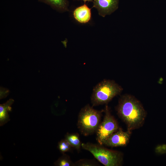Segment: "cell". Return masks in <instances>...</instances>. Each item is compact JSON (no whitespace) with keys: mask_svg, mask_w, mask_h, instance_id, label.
<instances>
[{"mask_svg":"<svg viewBox=\"0 0 166 166\" xmlns=\"http://www.w3.org/2000/svg\"><path fill=\"white\" fill-rule=\"evenodd\" d=\"M116 110L128 131L132 132L139 128L144 123L146 112L140 102L132 95L121 96L119 99Z\"/></svg>","mask_w":166,"mask_h":166,"instance_id":"cell-1","label":"cell"},{"mask_svg":"<svg viewBox=\"0 0 166 166\" xmlns=\"http://www.w3.org/2000/svg\"><path fill=\"white\" fill-rule=\"evenodd\" d=\"M123 90V88L114 80L104 79L93 89L91 97L92 106L107 104Z\"/></svg>","mask_w":166,"mask_h":166,"instance_id":"cell-2","label":"cell"},{"mask_svg":"<svg viewBox=\"0 0 166 166\" xmlns=\"http://www.w3.org/2000/svg\"><path fill=\"white\" fill-rule=\"evenodd\" d=\"M102 111L97 110L87 104L80 110L77 128L81 134L87 136L96 133L101 121Z\"/></svg>","mask_w":166,"mask_h":166,"instance_id":"cell-3","label":"cell"},{"mask_svg":"<svg viewBox=\"0 0 166 166\" xmlns=\"http://www.w3.org/2000/svg\"><path fill=\"white\" fill-rule=\"evenodd\" d=\"M81 148L90 152L105 166H120L122 164L123 155L120 152L109 149L99 144L89 142L82 143Z\"/></svg>","mask_w":166,"mask_h":166,"instance_id":"cell-4","label":"cell"},{"mask_svg":"<svg viewBox=\"0 0 166 166\" xmlns=\"http://www.w3.org/2000/svg\"><path fill=\"white\" fill-rule=\"evenodd\" d=\"M103 120L101 122L96 132V139L99 144L103 145L104 142L119 129L118 123L111 114L108 106L106 105Z\"/></svg>","mask_w":166,"mask_h":166,"instance_id":"cell-5","label":"cell"},{"mask_svg":"<svg viewBox=\"0 0 166 166\" xmlns=\"http://www.w3.org/2000/svg\"><path fill=\"white\" fill-rule=\"evenodd\" d=\"M131 132L128 130L124 132L119 128L104 142L103 145L112 147L125 146L129 143Z\"/></svg>","mask_w":166,"mask_h":166,"instance_id":"cell-6","label":"cell"},{"mask_svg":"<svg viewBox=\"0 0 166 166\" xmlns=\"http://www.w3.org/2000/svg\"><path fill=\"white\" fill-rule=\"evenodd\" d=\"M118 2V0H94L93 7L97 10L100 16L105 17L117 8Z\"/></svg>","mask_w":166,"mask_h":166,"instance_id":"cell-7","label":"cell"},{"mask_svg":"<svg viewBox=\"0 0 166 166\" xmlns=\"http://www.w3.org/2000/svg\"><path fill=\"white\" fill-rule=\"evenodd\" d=\"M73 15L75 19L79 22L86 23L91 19V9L85 4H84L74 10Z\"/></svg>","mask_w":166,"mask_h":166,"instance_id":"cell-8","label":"cell"},{"mask_svg":"<svg viewBox=\"0 0 166 166\" xmlns=\"http://www.w3.org/2000/svg\"><path fill=\"white\" fill-rule=\"evenodd\" d=\"M38 2L49 6L60 12L69 11V3L67 0H38Z\"/></svg>","mask_w":166,"mask_h":166,"instance_id":"cell-9","label":"cell"},{"mask_svg":"<svg viewBox=\"0 0 166 166\" xmlns=\"http://www.w3.org/2000/svg\"><path fill=\"white\" fill-rule=\"evenodd\" d=\"M14 102V100L10 99L6 103L0 105V126L3 125L10 121L8 112L11 111V105Z\"/></svg>","mask_w":166,"mask_h":166,"instance_id":"cell-10","label":"cell"},{"mask_svg":"<svg viewBox=\"0 0 166 166\" xmlns=\"http://www.w3.org/2000/svg\"><path fill=\"white\" fill-rule=\"evenodd\" d=\"M66 139L73 148L79 152L81 148V144L79 134L77 133H67L65 136Z\"/></svg>","mask_w":166,"mask_h":166,"instance_id":"cell-11","label":"cell"},{"mask_svg":"<svg viewBox=\"0 0 166 166\" xmlns=\"http://www.w3.org/2000/svg\"><path fill=\"white\" fill-rule=\"evenodd\" d=\"M56 166H74V163L71 160L70 157L65 153H63L54 163Z\"/></svg>","mask_w":166,"mask_h":166,"instance_id":"cell-12","label":"cell"},{"mask_svg":"<svg viewBox=\"0 0 166 166\" xmlns=\"http://www.w3.org/2000/svg\"><path fill=\"white\" fill-rule=\"evenodd\" d=\"M57 148L62 154L71 151L73 148L65 138L61 140L58 143Z\"/></svg>","mask_w":166,"mask_h":166,"instance_id":"cell-13","label":"cell"},{"mask_svg":"<svg viewBox=\"0 0 166 166\" xmlns=\"http://www.w3.org/2000/svg\"><path fill=\"white\" fill-rule=\"evenodd\" d=\"M100 164L94 160L86 159H81L74 163V166H97Z\"/></svg>","mask_w":166,"mask_h":166,"instance_id":"cell-14","label":"cell"},{"mask_svg":"<svg viewBox=\"0 0 166 166\" xmlns=\"http://www.w3.org/2000/svg\"><path fill=\"white\" fill-rule=\"evenodd\" d=\"M85 2L86 1H93L94 0H81Z\"/></svg>","mask_w":166,"mask_h":166,"instance_id":"cell-15","label":"cell"}]
</instances>
